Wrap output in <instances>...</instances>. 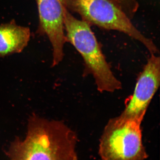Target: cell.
<instances>
[{
    "instance_id": "52a82bcc",
    "label": "cell",
    "mask_w": 160,
    "mask_h": 160,
    "mask_svg": "<svg viewBox=\"0 0 160 160\" xmlns=\"http://www.w3.org/2000/svg\"><path fill=\"white\" fill-rule=\"evenodd\" d=\"M31 37L29 27L18 25L14 20L0 25V58L22 52Z\"/></svg>"
},
{
    "instance_id": "6da1fadb",
    "label": "cell",
    "mask_w": 160,
    "mask_h": 160,
    "mask_svg": "<svg viewBox=\"0 0 160 160\" xmlns=\"http://www.w3.org/2000/svg\"><path fill=\"white\" fill-rule=\"evenodd\" d=\"M77 135L64 122L35 114L24 138H17L6 152L9 160H78Z\"/></svg>"
},
{
    "instance_id": "277c9868",
    "label": "cell",
    "mask_w": 160,
    "mask_h": 160,
    "mask_svg": "<svg viewBox=\"0 0 160 160\" xmlns=\"http://www.w3.org/2000/svg\"><path fill=\"white\" fill-rule=\"evenodd\" d=\"M143 118L120 114L107 122L100 138L102 160H145L148 157L143 144Z\"/></svg>"
},
{
    "instance_id": "8992f818",
    "label": "cell",
    "mask_w": 160,
    "mask_h": 160,
    "mask_svg": "<svg viewBox=\"0 0 160 160\" xmlns=\"http://www.w3.org/2000/svg\"><path fill=\"white\" fill-rule=\"evenodd\" d=\"M160 60L156 54H150L138 78L134 91L127 100L121 114L144 118L152 99L160 85Z\"/></svg>"
},
{
    "instance_id": "7a4b0ae2",
    "label": "cell",
    "mask_w": 160,
    "mask_h": 160,
    "mask_svg": "<svg viewBox=\"0 0 160 160\" xmlns=\"http://www.w3.org/2000/svg\"><path fill=\"white\" fill-rule=\"evenodd\" d=\"M63 20L66 42L81 54L85 66L84 74L92 77L98 91L113 92L122 89V83L113 74L91 26L75 17L64 6Z\"/></svg>"
},
{
    "instance_id": "5b68a950",
    "label": "cell",
    "mask_w": 160,
    "mask_h": 160,
    "mask_svg": "<svg viewBox=\"0 0 160 160\" xmlns=\"http://www.w3.org/2000/svg\"><path fill=\"white\" fill-rule=\"evenodd\" d=\"M38 12L37 32L46 36L52 47V66H58L64 57V46L66 43L63 5L61 0H35Z\"/></svg>"
},
{
    "instance_id": "ba28073f",
    "label": "cell",
    "mask_w": 160,
    "mask_h": 160,
    "mask_svg": "<svg viewBox=\"0 0 160 160\" xmlns=\"http://www.w3.org/2000/svg\"><path fill=\"white\" fill-rule=\"evenodd\" d=\"M119 6L132 20L139 7L138 0H112Z\"/></svg>"
},
{
    "instance_id": "3957f363",
    "label": "cell",
    "mask_w": 160,
    "mask_h": 160,
    "mask_svg": "<svg viewBox=\"0 0 160 160\" xmlns=\"http://www.w3.org/2000/svg\"><path fill=\"white\" fill-rule=\"evenodd\" d=\"M70 12L79 15L91 26L122 32L140 42L150 54H158L159 49L151 39L134 26L122 9L112 0H61Z\"/></svg>"
}]
</instances>
